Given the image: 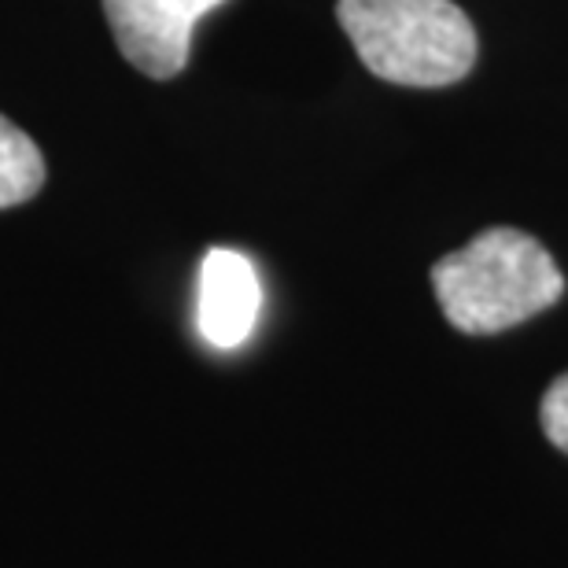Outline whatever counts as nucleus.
<instances>
[{
	"mask_svg": "<svg viewBox=\"0 0 568 568\" xmlns=\"http://www.w3.org/2000/svg\"><path fill=\"white\" fill-rule=\"evenodd\" d=\"M443 317L465 336L506 333L565 295V277L536 236L495 225L432 266Z\"/></svg>",
	"mask_w": 568,
	"mask_h": 568,
	"instance_id": "f257e3e1",
	"label": "nucleus"
},
{
	"mask_svg": "<svg viewBox=\"0 0 568 568\" xmlns=\"http://www.w3.org/2000/svg\"><path fill=\"white\" fill-rule=\"evenodd\" d=\"M336 19L373 74L410 89L462 82L480 49L454 0H339Z\"/></svg>",
	"mask_w": 568,
	"mask_h": 568,
	"instance_id": "f03ea898",
	"label": "nucleus"
},
{
	"mask_svg": "<svg viewBox=\"0 0 568 568\" xmlns=\"http://www.w3.org/2000/svg\"><path fill=\"white\" fill-rule=\"evenodd\" d=\"M225 0H104L108 27L141 74L166 82L189 63L196 22Z\"/></svg>",
	"mask_w": 568,
	"mask_h": 568,
	"instance_id": "7ed1b4c3",
	"label": "nucleus"
},
{
	"mask_svg": "<svg viewBox=\"0 0 568 568\" xmlns=\"http://www.w3.org/2000/svg\"><path fill=\"white\" fill-rule=\"evenodd\" d=\"M258 311H263V284L252 258L233 247H214L203 255L196 295L200 336L214 351H236L255 333Z\"/></svg>",
	"mask_w": 568,
	"mask_h": 568,
	"instance_id": "20e7f679",
	"label": "nucleus"
},
{
	"mask_svg": "<svg viewBox=\"0 0 568 568\" xmlns=\"http://www.w3.org/2000/svg\"><path fill=\"white\" fill-rule=\"evenodd\" d=\"M44 185V159L16 122L0 115V211L33 200Z\"/></svg>",
	"mask_w": 568,
	"mask_h": 568,
	"instance_id": "39448f33",
	"label": "nucleus"
},
{
	"mask_svg": "<svg viewBox=\"0 0 568 568\" xmlns=\"http://www.w3.org/2000/svg\"><path fill=\"white\" fill-rule=\"evenodd\" d=\"M539 417H542V432H547V439L561 454H568V373H561V377L547 388V395H542Z\"/></svg>",
	"mask_w": 568,
	"mask_h": 568,
	"instance_id": "423d86ee",
	"label": "nucleus"
}]
</instances>
